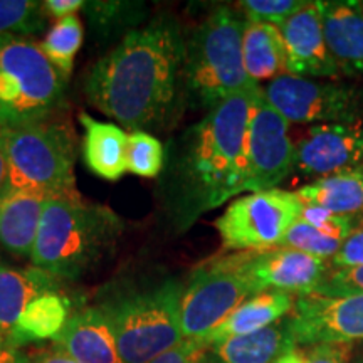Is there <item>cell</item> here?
<instances>
[{"label":"cell","mask_w":363,"mask_h":363,"mask_svg":"<svg viewBox=\"0 0 363 363\" xmlns=\"http://www.w3.org/2000/svg\"><path fill=\"white\" fill-rule=\"evenodd\" d=\"M185 35L170 13L131 29L98 59L84 83L88 101L131 131H162L180 115Z\"/></svg>","instance_id":"obj_1"},{"label":"cell","mask_w":363,"mask_h":363,"mask_svg":"<svg viewBox=\"0 0 363 363\" xmlns=\"http://www.w3.org/2000/svg\"><path fill=\"white\" fill-rule=\"evenodd\" d=\"M256 88L233 94L190 126L165 153L162 201L177 230H187L247 185V123Z\"/></svg>","instance_id":"obj_2"},{"label":"cell","mask_w":363,"mask_h":363,"mask_svg":"<svg viewBox=\"0 0 363 363\" xmlns=\"http://www.w3.org/2000/svg\"><path fill=\"white\" fill-rule=\"evenodd\" d=\"M123 220L110 207L76 199H48L30 262L61 281L83 278L115 251Z\"/></svg>","instance_id":"obj_3"},{"label":"cell","mask_w":363,"mask_h":363,"mask_svg":"<svg viewBox=\"0 0 363 363\" xmlns=\"http://www.w3.org/2000/svg\"><path fill=\"white\" fill-rule=\"evenodd\" d=\"M246 19L233 7H217L185 38V101L212 110L233 94L256 88L242 56Z\"/></svg>","instance_id":"obj_4"},{"label":"cell","mask_w":363,"mask_h":363,"mask_svg":"<svg viewBox=\"0 0 363 363\" xmlns=\"http://www.w3.org/2000/svg\"><path fill=\"white\" fill-rule=\"evenodd\" d=\"M184 284L165 279L148 288L116 289L101 301L123 363H148L184 340Z\"/></svg>","instance_id":"obj_5"},{"label":"cell","mask_w":363,"mask_h":363,"mask_svg":"<svg viewBox=\"0 0 363 363\" xmlns=\"http://www.w3.org/2000/svg\"><path fill=\"white\" fill-rule=\"evenodd\" d=\"M9 190H29L48 199H76L78 136L66 121L52 120L0 131Z\"/></svg>","instance_id":"obj_6"},{"label":"cell","mask_w":363,"mask_h":363,"mask_svg":"<svg viewBox=\"0 0 363 363\" xmlns=\"http://www.w3.org/2000/svg\"><path fill=\"white\" fill-rule=\"evenodd\" d=\"M67 78L40 44L0 35V131L57 118L66 104Z\"/></svg>","instance_id":"obj_7"},{"label":"cell","mask_w":363,"mask_h":363,"mask_svg":"<svg viewBox=\"0 0 363 363\" xmlns=\"http://www.w3.org/2000/svg\"><path fill=\"white\" fill-rule=\"evenodd\" d=\"M303 202L289 190L271 189L235 199L216 220L222 251H264L278 247L299 220Z\"/></svg>","instance_id":"obj_8"},{"label":"cell","mask_w":363,"mask_h":363,"mask_svg":"<svg viewBox=\"0 0 363 363\" xmlns=\"http://www.w3.org/2000/svg\"><path fill=\"white\" fill-rule=\"evenodd\" d=\"M264 94L289 125L363 123V91L353 84L283 74Z\"/></svg>","instance_id":"obj_9"},{"label":"cell","mask_w":363,"mask_h":363,"mask_svg":"<svg viewBox=\"0 0 363 363\" xmlns=\"http://www.w3.org/2000/svg\"><path fill=\"white\" fill-rule=\"evenodd\" d=\"M252 286L224 257L202 262L184 286L180 323L184 338H201L217 328L247 298Z\"/></svg>","instance_id":"obj_10"},{"label":"cell","mask_w":363,"mask_h":363,"mask_svg":"<svg viewBox=\"0 0 363 363\" xmlns=\"http://www.w3.org/2000/svg\"><path fill=\"white\" fill-rule=\"evenodd\" d=\"M247 185L246 192L278 189L294 169V142L289 123L267 101L264 89L256 91L246 138Z\"/></svg>","instance_id":"obj_11"},{"label":"cell","mask_w":363,"mask_h":363,"mask_svg":"<svg viewBox=\"0 0 363 363\" xmlns=\"http://www.w3.org/2000/svg\"><path fill=\"white\" fill-rule=\"evenodd\" d=\"M225 259L249 281L254 293L311 294L328 272L330 262L284 247L227 254Z\"/></svg>","instance_id":"obj_12"},{"label":"cell","mask_w":363,"mask_h":363,"mask_svg":"<svg viewBox=\"0 0 363 363\" xmlns=\"http://www.w3.org/2000/svg\"><path fill=\"white\" fill-rule=\"evenodd\" d=\"M288 321L296 347L320 343L357 345L363 342V294L298 296Z\"/></svg>","instance_id":"obj_13"},{"label":"cell","mask_w":363,"mask_h":363,"mask_svg":"<svg viewBox=\"0 0 363 363\" xmlns=\"http://www.w3.org/2000/svg\"><path fill=\"white\" fill-rule=\"evenodd\" d=\"M363 165V123L311 125L294 142V169L321 177Z\"/></svg>","instance_id":"obj_14"},{"label":"cell","mask_w":363,"mask_h":363,"mask_svg":"<svg viewBox=\"0 0 363 363\" xmlns=\"http://www.w3.org/2000/svg\"><path fill=\"white\" fill-rule=\"evenodd\" d=\"M321 12V0H306L305 6L278 27L286 49L288 74L311 79H335L340 76L326 49Z\"/></svg>","instance_id":"obj_15"},{"label":"cell","mask_w":363,"mask_h":363,"mask_svg":"<svg viewBox=\"0 0 363 363\" xmlns=\"http://www.w3.org/2000/svg\"><path fill=\"white\" fill-rule=\"evenodd\" d=\"M52 345L78 363H123L110 321L99 306L74 310Z\"/></svg>","instance_id":"obj_16"},{"label":"cell","mask_w":363,"mask_h":363,"mask_svg":"<svg viewBox=\"0 0 363 363\" xmlns=\"http://www.w3.org/2000/svg\"><path fill=\"white\" fill-rule=\"evenodd\" d=\"M326 49L340 76L363 78V16L350 0L323 2Z\"/></svg>","instance_id":"obj_17"},{"label":"cell","mask_w":363,"mask_h":363,"mask_svg":"<svg viewBox=\"0 0 363 363\" xmlns=\"http://www.w3.org/2000/svg\"><path fill=\"white\" fill-rule=\"evenodd\" d=\"M48 197L29 190H7L0 199V246L17 257L33 254Z\"/></svg>","instance_id":"obj_18"},{"label":"cell","mask_w":363,"mask_h":363,"mask_svg":"<svg viewBox=\"0 0 363 363\" xmlns=\"http://www.w3.org/2000/svg\"><path fill=\"white\" fill-rule=\"evenodd\" d=\"M296 296L283 291H262L247 298L222 323L202 337L208 345L264 330L291 315Z\"/></svg>","instance_id":"obj_19"},{"label":"cell","mask_w":363,"mask_h":363,"mask_svg":"<svg viewBox=\"0 0 363 363\" xmlns=\"http://www.w3.org/2000/svg\"><path fill=\"white\" fill-rule=\"evenodd\" d=\"M62 281L38 267L0 264V333L9 340L17 320L34 298L61 291Z\"/></svg>","instance_id":"obj_20"},{"label":"cell","mask_w":363,"mask_h":363,"mask_svg":"<svg viewBox=\"0 0 363 363\" xmlns=\"http://www.w3.org/2000/svg\"><path fill=\"white\" fill-rule=\"evenodd\" d=\"M296 348L288 318L264 330L211 345V355L220 363H276Z\"/></svg>","instance_id":"obj_21"},{"label":"cell","mask_w":363,"mask_h":363,"mask_svg":"<svg viewBox=\"0 0 363 363\" xmlns=\"http://www.w3.org/2000/svg\"><path fill=\"white\" fill-rule=\"evenodd\" d=\"M79 121L84 128L83 158L94 175L108 182H118L126 172V145L128 133L113 123L94 120L81 113Z\"/></svg>","instance_id":"obj_22"},{"label":"cell","mask_w":363,"mask_h":363,"mask_svg":"<svg viewBox=\"0 0 363 363\" xmlns=\"http://www.w3.org/2000/svg\"><path fill=\"white\" fill-rule=\"evenodd\" d=\"M72 311L74 306L62 291L40 294L22 311L9 337V343L19 350L24 345L54 340L65 330Z\"/></svg>","instance_id":"obj_23"},{"label":"cell","mask_w":363,"mask_h":363,"mask_svg":"<svg viewBox=\"0 0 363 363\" xmlns=\"http://www.w3.org/2000/svg\"><path fill=\"white\" fill-rule=\"evenodd\" d=\"M294 194L303 203L335 214H363V165L315 179Z\"/></svg>","instance_id":"obj_24"},{"label":"cell","mask_w":363,"mask_h":363,"mask_svg":"<svg viewBox=\"0 0 363 363\" xmlns=\"http://www.w3.org/2000/svg\"><path fill=\"white\" fill-rule=\"evenodd\" d=\"M244 67L252 83L272 81L288 74L286 49L279 29L271 24L247 22L242 35Z\"/></svg>","instance_id":"obj_25"},{"label":"cell","mask_w":363,"mask_h":363,"mask_svg":"<svg viewBox=\"0 0 363 363\" xmlns=\"http://www.w3.org/2000/svg\"><path fill=\"white\" fill-rule=\"evenodd\" d=\"M84 30L79 17L67 16L65 19H59L49 33L45 34L40 49L45 57L57 67L66 78H69L72 66H74V57L83 44Z\"/></svg>","instance_id":"obj_26"},{"label":"cell","mask_w":363,"mask_h":363,"mask_svg":"<svg viewBox=\"0 0 363 363\" xmlns=\"http://www.w3.org/2000/svg\"><path fill=\"white\" fill-rule=\"evenodd\" d=\"M44 2L38 0H0V35L24 38L43 33Z\"/></svg>","instance_id":"obj_27"},{"label":"cell","mask_w":363,"mask_h":363,"mask_svg":"<svg viewBox=\"0 0 363 363\" xmlns=\"http://www.w3.org/2000/svg\"><path fill=\"white\" fill-rule=\"evenodd\" d=\"M165 165V150L158 138L147 131H131L126 145V172L155 179Z\"/></svg>","instance_id":"obj_28"},{"label":"cell","mask_w":363,"mask_h":363,"mask_svg":"<svg viewBox=\"0 0 363 363\" xmlns=\"http://www.w3.org/2000/svg\"><path fill=\"white\" fill-rule=\"evenodd\" d=\"M91 26L99 34H111L121 30L142 19V4L118 2V0H98V2H84L83 9Z\"/></svg>","instance_id":"obj_29"},{"label":"cell","mask_w":363,"mask_h":363,"mask_svg":"<svg viewBox=\"0 0 363 363\" xmlns=\"http://www.w3.org/2000/svg\"><path fill=\"white\" fill-rule=\"evenodd\" d=\"M342 244L343 240L330 238V235L320 233V230L306 224V222L298 220L286 233L278 247L293 249V251H299L308 254V256L330 262L331 257L340 251Z\"/></svg>","instance_id":"obj_30"},{"label":"cell","mask_w":363,"mask_h":363,"mask_svg":"<svg viewBox=\"0 0 363 363\" xmlns=\"http://www.w3.org/2000/svg\"><path fill=\"white\" fill-rule=\"evenodd\" d=\"M299 220L306 222L330 238L345 240L363 227V214H335L326 208L303 203Z\"/></svg>","instance_id":"obj_31"},{"label":"cell","mask_w":363,"mask_h":363,"mask_svg":"<svg viewBox=\"0 0 363 363\" xmlns=\"http://www.w3.org/2000/svg\"><path fill=\"white\" fill-rule=\"evenodd\" d=\"M306 0H244L239 2V12L247 22L283 26L305 6Z\"/></svg>","instance_id":"obj_32"},{"label":"cell","mask_w":363,"mask_h":363,"mask_svg":"<svg viewBox=\"0 0 363 363\" xmlns=\"http://www.w3.org/2000/svg\"><path fill=\"white\" fill-rule=\"evenodd\" d=\"M353 343H320L296 347L276 363H352Z\"/></svg>","instance_id":"obj_33"},{"label":"cell","mask_w":363,"mask_h":363,"mask_svg":"<svg viewBox=\"0 0 363 363\" xmlns=\"http://www.w3.org/2000/svg\"><path fill=\"white\" fill-rule=\"evenodd\" d=\"M311 294L330 298L363 294V264L343 267V269H330Z\"/></svg>","instance_id":"obj_34"},{"label":"cell","mask_w":363,"mask_h":363,"mask_svg":"<svg viewBox=\"0 0 363 363\" xmlns=\"http://www.w3.org/2000/svg\"><path fill=\"white\" fill-rule=\"evenodd\" d=\"M211 355V345L201 338H184L148 363H203Z\"/></svg>","instance_id":"obj_35"},{"label":"cell","mask_w":363,"mask_h":363,"mask_svg":"<svg viewBox=\"0 0 363 363\" xmlns=\"http://www.w3.org/2000/svg\"><path fill=\"white\" fill-rule=\"evenodd\" d=\"M363 264V227L343 240L340 251L331 257V269L355 267Z\"/></svg>","instance_id":"obj_36"},{"label":"cell","mask_w":363,"mask_h":363,"mask_svg":"<svg viewBox=\"0 0 363 363\" xmlns=\"http://www.w3.org/2000/svg\"><path fill=\"white\" fill-rule=\"evenodd\" d=\"M27 355L35 363H78L54 345L51 347H35L30 352H27Z\"/></svg>","instance_id":"obj_37"},{"label":"cell","mask_w":363,"mask_h":363,"mask_svg":"<svg viewBox=\"0 0 363 363\" xmlns=\"http://www.w3.org/2000/svg\"><path fill=\"white\" fill-rule=\"evenodd\" d=\"M83 0H45L44 11L59 21L67 16H74V12L83 9Z\"/></svg>","instance_id":"obj_38"},{"label":"cell","mask_w":363,"mask_h":363,"mask_svg":"<svg viewBox=\"0 0 363 363\" xmlns=\"http://www.w3.org/2000/svg\"><path fill=\"white\" fill-rule=\"evenodd\" d=\"M17 352L19 350H16V348L9 343L6 335L0 333V363H16Z\"/></svg>","instance_id":"obj_39"},{"label":"cell","mask_w":363,"mask_h":363,"mask_svg":"<svg viewBox=\"0 0 363 363\" xmlns=\"http://www.w3.org/2000/svg\"><path fill=\"white\" fill-rule=\"evenodd\" d=\"M9 190V180H7V163L6 157H4L2 148H0V199L7 194Z\"/></svg>","instance_id":"obj_40"},{"label":"cell","mask_w":363,"mask_h":363,"mask_svg":"<svg viewBox=\"0 0 363 363\" xmlns=\"http://www.w3.org/2000/svg\"><path fill=\"white\" fill-rule=\"evenodd\" d=\"M16 363H35L34 360H30V357L27 355L26 352H17V357H16Z\"/></svg>","instance_id":"obj_41"},{"label":"cell","mask_w":363,"mask_h":363,"mask_svg":"<svg viewBox=\"0 0 363 363\" xmlns=\"http://www.w3.org/2000/svg\"><path fill=\"white\" fill-rule=\"evenodd\" d=\"M352 2H353V6L357 7V11L363 16V0H352Z\"/></svg>","instance_id":"obj_42"},{"label":"cell","mask_w":363,"mask_h":363,"mask_svg":"<svg viewBox=\"0 0 363 363\" xmlns=\"http://www.w3.org/2000/svg\"><path fill=\"white\" fill-rule=\"evenodd\" d=\"M203 363H220V362H219V360H216V358L212 357V355H208V358H207V360L203 362Z\"/></svg>","instance_id":"obj_43"},{"label":"cell","mask_w":363,"mask_h":363,"mask_svg":"<svg viewBox=\"0 0 363 363\" xmlns=\"http://www.w3.org/2000/svg\"><path fill=\"white\" fill-rule=\"evenodd\" d=\"M352 363H363V357H362V355H357V357L352 360Z\"/></svg>","instance_id":"obj_44"},{"label":"cell","mask_w":363,"mask_h":363,"mask_svg":"<svg viewBox=\"0 0 363 363\" xmlns=\"http://www.w3.org/2000/svg\"><path fill=\"white\" fill-rule=\"evenodd\" d=\"M360 355H362V357H363V352H362V353H360Z\"/></svg>","instance_id":"obj_45"}]
</instances>
